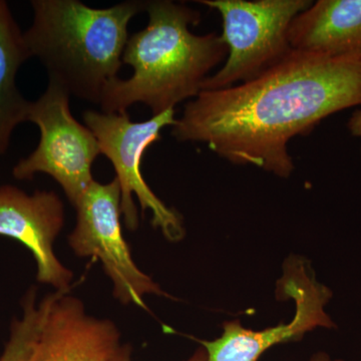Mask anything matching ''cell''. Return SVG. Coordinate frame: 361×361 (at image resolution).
Instances as JSON below:
<instances>
[{
  "instance_id": "1",
  "label": "cell",
  "mask_w": 361,
  "mask_h": 361,
  "mask_svg": "<svg viewBox=\"0 0 361 361\" xmlns=\"http://www.w3.org/2000/svg\"><path fill=\"white\" fill-rule=\"evenodd\" d=\"M361 106V58L292 51L258 78L228 89L202 90L172 127L179 142H204L236 165L287 178L288 142L327 116Z\"/></svg>"
},
{
  "instance_id": "2",
  "label": "cell",
  "mask_w": 361,
  "mask_h": 361,
  "mask_svg": "<svg viewBox=\"0 0 361 361\" xmlns=\"http://www.w3.org/2000/svg\"><path fill=\"white\" fill-rule=\"evenodd\" d=\"M149 23L129 37L123 63L132 66L128 80L116 78L102 97V111L125 114L134 104L149 106L152 116L175 110L180 102L202 92L209 73L228 56L221 35H197L190 25L201 21L199 11L171 0L147 4Z\"/></svg>"
},
{
  "instance_id": "3",
  "label": "cell",
  "mask_w": 361,
  "mask_h": 361,
  "mask_svg": "<svg viewBox=\"0 0 361 361\" xmlns=\"http://www.w3.org/2000/svg\"><path fill=\"white\" fill-rule=\"evenodd\" d=\"M147 4L129 0L99 9L78 0H32V23L23 32L30 58L39 59L49 82L99 104L118 78L130 21Z\"/></svg>"
},
{
  "instance_id": "4",
  "label": "cell",
  "mask_w": 361,
  "mask_h": 361,
  "mask_svg": "<svg viewBox=\"0 0 361 361\" xmlns=\"http://www.w3.org/2000/svg\"><path fill=\"white\" fill-rule=\"evenodd\" d=\"M222 16L221 35L228 47L225 66L209 75L202 90L234 87L263 75L293 49L292 20L313 4L310 0H200Z\"/></svg>"
},
{
  "instance_id": "5",
  "label": "cell",
  "mask_w": 361,
  "mask_h": 361,
  "mask_svg": "<svg viewBox=\"0 0 361 361\" xmlns=\"http://www.w3.org/2000/svg\"><path fill=\"white\" fill-rule=\"evenodd\" d=\"M85 126L96 137L101 153L110 160L116 171L122 194V213L130 231L139 227L137 207L133 200L135 194L142 212L153 214L152 224L160 228L166 238L179 241L185 231L179 214L166 206L152 191L142 178L141 161L147 149L161 139V130L174 126L175 110L152 116L145 122H133L129 114H106L85 111Z\"/></svg>"
},
{
  "instance_id": "6",
  "label": "cell",
  "mask_w": 361,
  "mask_h": 361,
  "mask_svg": "<svg viewBox=\"0 0 361 361\" xmlns=\"http://www.w3.org/2000/svg\"><path fill=\"white\" fill-rule=\"evenodd\" d=\"M70 97L63 87L49 82L32 102L27 122L39 127V145L14 166L13 174L18 180H32L39 173L51 176L75 206L94 180L92 164L102 153L92 130L71 114Z\"/></svg>"
},
{
  "instance_id": "7",
  "label": "cell",
  "mask_w": 361,
  "mask_h": 361,
  "mask_svg": "<svg viewBox=\"0 0 361 361\" xmlns=\"http://www.w3.org/2000/svg\"><path fill=\"white\" fill-rule=\"evenodd\" d=\"M121 202L116 178L108 184L94 180L75 206L77 226L68 236V243L80 257L101 261L113 281L114 295L121 303L145 307V295H163V292L133 260L121 226Z\"/></svg>"
},
{
  "instance_id": "8",
  "label": "cell",
  "mask_w": 361,
  "mask_h": 361,
  "mask_svg": "<svg viewBox=\"0 0 361 361\" xmlns=\"http://www.w3.org/2000/svg\"><path fill=\"white\" fill-rule=\"evenodd\" d=\"M278 294L295 301V316L288 324L253 331L244 329L239 320L226 322L222 336L213 341H201L207 361H258L272 346L299 341L306 332L317 327H336L324 311L331 291L316 281L305 261L299 258L287 261L283 277L278 282Z\"/></svg>"
},
{
  "instance_id": "9",
  "label": "cell",
  "mask_w": 361,
  "mask_h": 361,
  "mask_svg": "<svg viewBox=\"0 0 361 361\" xmlns=\"http://www.w3.org/2000/svg\"><path fill=\"white\" fill-rule=\"evenodd\" d=\"M65 224V207L52 191L27 195L20 188L0 187V235L18 240L37 261V280L56 290H70L73 272L59 262L54 243Z\"/></svg>"
},
{
  "instance_id": "10",
  "label": "cell",
  "mask_w": 361,
  "mask_h": 361,
  "mask_svg": "<svg viewBox=\"0 0 361 361\" xmlns=\"http://www.w3.org/2000/svg\"><path fill=\"white\" fill-rule=\"evenodd\" d=\"M70 290H56L30 361H110L121 346L115 323L85 313Z\"/></svg>"
},
{
  "instance_id": "11",
  "label": "cell",
  "mask_w": 361,
  "mask_h": 361,
  "mask_svg": "<svg viewBox=\"0 0 361 361\" xmlns=\"http://www.w3.org/2000/svg\"><path fill=\"white\" fill-rule=\"evenodd\" d=\"M292 49L329 58H361V0H318L292 20Z\"/></svg>"
},
{
  "instance_id": "12",
  "label": "cell",
  "mask_w": 361,
  "mask_h": 361,
  "mask_svg": "<svg viewBox=\"0 0 361 361\" xmlns=\"http://www.w3.org/2000/svg\"><path fill=\"white\" fill-rule=\"evenodd\" d=\"M28 59L23 32L7 2L0 0V155L8 149L16 128L27 122L32 102L18 89L16 75Z\"/></svg>"
},
{
  "instance_id": "13",
  "label": "cell",
  "mask_w": 361,
  "mask_h": 361,
  "mask_svg": "<svg viewBox=\"0 0 361 361\" xmlns=\"http://www.w3.org/2000/svg\"><path fill=\"white\" fill-rule=\"evenodd\" d=\"M56 292L49 294L37 303L35 288L30 289L23 301V316L14 319L11 336L6 342L0 361H30L35 342Z\"/></svg>"
},
{
  "instance_id": "14",
  "label": "cell",
  "mask_w": 361,
  "mask_h": 361,
  "mask_svg": "<svg viewBox=\"0 0 361 361\" xmlns=\"http://www.w3.org/2000/svg\"><path fill=\"white\" fill-rule=\"evenodd\" d=\"M130 355H132V348H130V344H125V345L121 346L110 361H130ZM186 361H207L205 348H199L194 353V355Z\"/></svg>"
},
{
  "instance_id": "15",
  "label": "cell",
  "mask_w": 361,
  "mask_h": 361,
  "mask_svg": "<svg viewBox=\"0 0 361 361\" xmlns=\"http://www.w3.org/2000/svg\"><path fill=\"white\" fill-rule=\"evenodd\" d=\"M348 128L353 137H361V109L355 110L348 122ZM361 153V149H360Z\"/></svg>"
},
{
  "instance_id": "16",
  "label": "cell",
  "mask_w": 361,
  "mask_h": 361,
  "mask_svg": "<svg viewBox=\"0 0 361 361\" xmlns=\"http://www.w3.org/2000/svg\"><path fill=\"white\" fill-rule=\"evenodd\" d=\"M310 361H342L338 360H331V357L329 355H326V353H316L314 356H313L312 358H311Z\"/></svg>"
}]
</instances>
